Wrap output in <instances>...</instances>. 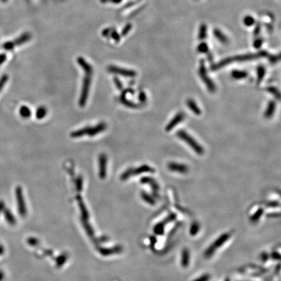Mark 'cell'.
I'll return each instance as SVG.
<instances>
[{"label":"cell","mask_w":281,"mask_h":281,"mask_svg":"<svg viewBox=\"0 0 281 281\" xmlns=\"http://www.w3.org/2000/svg\"><path fill=\"white\" fill-rule=\"evenodd\" d=\"M77 62L85 72L81 95L79 100V106L81 107H84L87 102L88 97L89 96L90 88L91 86L92 77L93 75V68L91 65L82 57H79L77 59Z\"/></svg>","instance_id":"cell-1"},{"label":"cell","mask_w":281,"mask_h":281,"mask_svg":"<svg viewBox=\"0 0 281 281\" xmlns=\"http://www.w3.org/2000/svg\"><path fill=\"white\" fill-rule=\"evenodd\" d=\"M107 128V124L104 122H101L95 126H86L83 128L72 132L70 133V137L72 138H79L85 135L94 137V136L104 132Z\"/></svg>","instance_id":"cell-2"},{"label":"cell","mask_w":281,"mask_h":281,"mask_svg":"<svg viewBox=\"0 0 281 281\" xmlns=\"http://www.w3.org/2000/svg\"><path fill=\"white\" fill-rule=\"evenodd\" d=\"M178 137L188 144L189 147L198 154H203L204 153V149L198 143H197L194 138L183 130H181L177 132Z\"/></svg>","instance_id":"cell-3"},{"label":"cell","mask_w":281,"mask_h":281,"mask_svg":"<svg viewBox=\"0 0 281 281\" xmlns=\"http://www.w3.org/2000/svg\"><path fill=\"white\" fill-rule=\"evenodd\" d=\"M199 76H200L202 80L204 81L209 91L213 93L216 90V87L213 81L208 76L207 72L205 67V63L204 60H201L200 62V67H199Z\"/></svg>","instance_id":"cell-4"},{"label":"cell","mask_w":281,"mask_h":281,"mask_svg":"<svg viewBox=\"0 0 281 281\" xmlns=\"http://www.w3.org/2000/svg\"><path fill=\"white\" fill-rule=\"evenodd\" d=\"M230 237V234L229 233L223 234L219 238H217L214 243H213L211 246L209 247L206 251H205V256L207 258H210L213 255V254L216 251L217 248L221 247L227 241Z\"/></svg>","instance_id":"cell-5"},{"label":"cell","mask_w":281,"mask_h":281,"mask_svg":"<svg viewBox=\"0 0 281 281\" xmlns=\"http://www.w3.org/2000/svg\"><path fill=\"white\" fill-rule=\"evenodd\" d=\"M30 39H31V35L28 33H25L20 36L19 37H18L13 41L4 43L3 45V48L8 51L13 50L16 46H20V45H22L26 43L28 41H29Z\"/></svg>","instance_id":"cell-6"},{"label":"cell","mask_w":281,"mask_h":281,"mask_svg":"<svg viewBox=\"0 0 281 281\" xmlns=\"http://www.w3.org/2000/svg\"><path fill=\"white\" fill-rule=\"evenodd\" d=\"M154 169H152V167H150L147 165H143L136 169L130 168L126 170L122 175L121 178L122 180H126L132 175H138L144 173H154Z\"/></svg>","instance_id":"cell-7"},{"label":"cell","mask_w":281,"mask_h":281,"mask_svg":"<svg viewBox=\"0 0 281 281\" xmlns=\"http://www.w3.org/2000/svg\"><path fill=\"white\" fill-rule=\"evenodd\" d=\"M107 71L111 74L120 75L127 78H133L137 76V72L133 70L123 68L115 65H110L107 67Z\"/></svg>","instance_id":"cell-8"},{"label":"cell","mask_w":281,"mask_h":281,"mask_svg":"<svg viewBox=\"0 0 281 281\" xmlns=\"http://www.w3.org/2000/svg\"><path fill=\"white\" fill-rule=\"evenodd\" d=\"M107 158L105 154H101L98 158L99 162V175L101 178H104L106 176Z\"/></svg>","instance_id":"cell-9"},{"label":"cell","mask_w":281,"mask_h":281,"mask_svg":"<svg viewBox=\"0 0 281 281\" xmlns=\"http://www.w3.org/2000/svg\"><path fill=\"white\" fill-rule=\"evenodd\" d=\"M185 117V115L183 113H178V114H176L175 117L172 119L169 124L167 125L166 128H165V130L167 132H169L170 130H173L175 127L180 122H182Z\"/></svg>","instance_id":"cell-10"},{"label":"cell","mask_w":281,"mask_h":281,"mask_svg":"<svg viewBox=\"0 0 281 281\" xmlns=\"http://www.w3.org/2000/svg\"><path fill=\"white\" fill-rule=\"evenodd\" d=\"M168 168L171 171L176 172V173L186 174L188 171V167L184 164H177V163H170L168 164Z\"/></svg>","instance_id":"cell-11"},{"label":"cell","mask_w":281,"mask_h":281,"mask_svg":"<svg viewBox=\"0 0 281 281\" xmlns=\"http://www.w3.org/2000/svg\"><path fill=\"white\" fill-rule=\"evenodd\" d=\"M16 195H17V201L19 203V209L20 213V215H24L25 213V204L24 202V199L22 194V189L20 187H18L16 189Z\"/></svg>","instance_id":"cell-12"},{"label":"cell","mask_w":281,"mask_h":281,"mask_svg":"<svg viewBox=\"0 0 281 281\" xmlns=\"http://www.w3.org/2000/svg\"><path fill=\"white\" fill-rule=\"evenodd\" d=\"M188 107L193 111L195 115H200L201 114V110L199 107L197 105L195 102L192 99H188L186 102Z\"/></svg>","instance_id":"cell-13"},{"label":"cell","mask_w":281,"mask_h":281,"mask_svg":"<svg viewBox=\"0 0 281 281\" xmlns=\"http://www.w3.org/2000/svg\"><path fill=\"white\" fill-rule=\"evenodd\" d=\"M120 101L122 104H123L124 105L128 107H131V108H137L139 107V104H135L134 102H132L131 100H127L126 95H125V93L124 91L122 92L121 97H120Z\"/></svg>","instance_id":"cell-14"},{"label":"cell","mask_w":281,"mask_h":281,"mask_svg":"<svg viewBox=\"0 0 281 281\" xmlns=\"http://www.w3.org/2000/svg\"><path fill=\"white\" fill-rule=\"evenodd\" d=\"M275 102L274 101H270L268 104L267 110L264 113V116L267 119H269L272 116H273L275 110Z\"/></svg>","instance_id":"cell-15"},{"label":"cell","mask_w":281,"mask_h":281,"mask_svg":"<svg viewBox=\"0 0 281 281\" xmlns=\"http://www.w3.org/2000/svg\"><path fill=\"white\" fill-rule=\"evenodd\" d=\"M232 58L231 57L226 58V59L221 61L218 63H217V64H215L213 66H212L211 69L212 70H218V69H220V68H221L222 67H224L226 65L230 64V63H232Z\"/></svg>","instance_id":"cell-16"},{"label":"cell","mask_w":281,"mask_h":281,"mask_svg":"<svg viewBox=\"0 0 281 281\" xmlns=\"http://www.w3.org/2000/svg\"><path fill=\"white\" fill-rule=\"evenodd\" d=\"M232 77L235 79H244L247 77L248 74L247 72L242 71V70H233L232 72Z\"/></svg>","instance_id":"cell-17"},{"label":"cell","mask_w":281,"mask_h":281,"mask_svg":"<svg viewBox=\"0 0 281 281\" xmlns=\"http://www.w3.org/2000/svg\"><path fill=\"white\" fill-rule=\"evenodd\" d=\"M189 251L186 249H184L182 253V260H181V264L184 267H186L188 266L189 263Z\"/></svg>","instance_id":"cell-18"},{"label":"cell","mask_w":281,"mask_h":281,"mask_svg":"<svg viewBox=\"0 0 281 281\" xmlns=\"http://www.w3.org/2000/svg\"><path fill=\"white\" fill-rule=\"evenodd\" d=\"M19 113L20 115V116L24 119H28L32 114V112L31 111V110L30 109V107H28V106L25 105H22L19 110Z\"/></svg>","instance_id":"cell-19"},{"label":"cell","mask_w":281,"mask_h":281,"mask_svg":"<svg viewBox=\"0 0 281 281\" xmlns=\"http://www.w3.org/2000/svg\"><path fill=\"white\" fill-rule=\"evenodd\" d=\"M48 113V110L44 106H40L37 108V111H36V117L37 119L41 120L44 119V118L47 115Z\"/></svg>","instance_id":"cell-20"},{"label":"cell","mask_w":281,"mask_h":281,"mask_svg":"<svg viewBox=\"0 0 281 281\" xmlns=\"http://www.w3.org/2000/svg\"><path fill=\"white\" fill-rule=\"evenodd\" d=\"M214 35L215 36V37L222 43L226 44L228 42V39L226 37V36L221 31L218 30H215L214 31Z\"/></svg>","instance_id":"cell-21"},{"label":"cell","mask_w":281,"mask_h":281,"mask_svg":"<svg viewBox=\"0 0 281 281\" xmlns=\"http://www.w3.org/2000/svg\"><path fill=\"white\" fill-rule=\"evenodd\" d=\"M142 182L143 183H147V184L151 185L152 186L153 189H154V190H156V191L159 189V186H158V184L155 182V180H154V179H152V178H148V177L143 178L142 179Z\"/></svg>","instance_id":"cell-22"},{"label":"cell","mask_w":281,"mask_h":281,"mask_svg":"<svg viewBox=\"0 0 281 281\" xmlns=\"http://www.w3.org/2000/svg\"><path fill=\"white\" fill-rule=\"evenodd\" d=\"M257 73H258L257 81H258V84H259L265 76V74H266L265 68L263 66H259L257 69Z\"/></svg>","instance_id":"cell-23"},{"label":"cell","mask_w":281,"mask_h":281,"mask_svg":"<svg viewBox=\"0 0 281 281\" xmlns=\"http://www.w3.org/2000/svg\"><path fill=\"white\" fill-rule=\"evenodd\" d=\"M267 90L269 93L273 95L277 100H280V94L279 90L277 88H275L274 87H269L267 88Z\"/></svg>","instance_id":"cell-24"},{"label":"cell","mask_w":281,"mask_h":281,"mask_svg":"<svg viewBox=\"0 0 281 281\" xmlns=\"http://www.w3.org/2000/svg\"><path fill=\"white\" fill-rule=\"evenodd\" d=\"M206 37V27L205 25H202L200 29V32H199L198 38L201 40H203Z\"/></svg>","instance_id":"cell-25"},{"label":"cell","mask_w":281,"mask_h":281,"mask_svg":"<svg viewBox=\"0 0 281 281\" xmlns=\"http://www.w3.org/2000/svg\"><path fill=\"white\" fill-rule=\"evenodd\" d=\"M8 79V76L7 74L3 75L0 78V92L3 90L4 86L6 85L7 81Z\"/></svg>","instance_id":"cell-26"},{"label":"cell","mask_w":281,"mask_h":281,"mask_svg":"<svg viewBox=\"0 0 281 281\" xmlns=\"http://www.w3.org/2000/svg\"><path fill=\"white\" fill-rule=\"evenodd\" d=\"M262 213H263V210L262 209L258 210L257 212V213L254 215H252V217H251V221L253 222H257L259 219L260 217L262 216Z\"/></svg>","instance_id":"cell-27"},{"label":"cell","mask_w":281,"mask_h":281,"mask_svg":"<svg viewBox=\"0 0 281 281\" xmlns=\"http://www.w3.org/2000/svg\"><path fill=\"white\" fill-rule=\"evenodd\" d=\"M198 51L200 53H206L208 51V45L206 43H201L198 47Z\"/></svg>","instance_id":"cell-28"},{"label":"cell","mask_w":281,"mask_h":281,"mask_svg":"<svg viewBox=\"0 0 281 281\" xmlns=\"http://www.w3.org/2000/svg\"><path fill=\"white\" fill-rule=\"evenodd\" d=\"M198 230H199L198 224L197 223H194L192 224L191 229H190V233H191L192 235H194L198 232Z\"/></svg>","instance_id":"cell-29"},{"label":"cell","mask_w":281,"mask_h":281,"mask_svg":"<svg viewBox=\"0 0 281 281\" xmlns=\"http://www.w3.org/2000/svg\"><path fill=\"white\" fill-rule=\"evenodd\" d=\"M164 225L161 224H158L157 226H155V228H154L155 233H156V234H158L159 235H161V234H163V232H164Z\"/></svg>","instance_id":"cell-30"},{"label":"cell","mask_w":281,"mask_h":281,"mask_svg":"<svg viewBox=\"0 0 281 281\" xmlns=\"http://www.w3.org/2000/svg\"><path fill=\"white\" fill-rule=\"evenodd\" d=\"M254 22H255V20H254V19L251 16H247L246 19H244V24L248 26L252 25Z\"/></svg>","instance_id":"cell-31"},{"label":"cell","mask_w":281,"mask_h":281,"mask_svg":"<svg viewBox=\"0 0 281 281\" xmlns=\"http://www.w3.org/2000/svg\"><path fill=\"white\" fill-rule=\"evenodd\" d=\"M139 100L141 103H144L147 101V95L144 92L141 91L139 94Z\"/></svg>","instance_id":"cell-32"},{"label":"cell","mask_w":281,"mask_h":281,"mask_svg":"<svg viewBox=\"0 0 281 281\" xmlns=\"http://www.w3.org/2000/svg\"><path fill=\"white\" fill-rule=\"evenodd\" d=\"M210 278V275H204L203 276H201V277L197 278V279H195L193 281H208L209 280Z\"/></svg>","instance_id":"cell-33"},{"label":"cell","mask_w":281,"mask_h":281,"mask_svg":"<svg viewBox=\"0 0 281 281\" xmlns=\"http://www.w3.org/2000/svg\"><path fill=\"white\" fill-rule=\"evenodd\" d=\"M143 198L144 199V200H145L146 201H147L149 204H154V201L152 198H150V197H149L147 195H146V194L143 195Z\"/></svg>","instance_id":"cell-34"},{"label":"cell","mask_w":281,"mask_h":281,"mask_svg":"<svg viewBox=\"0 0 281 281\" xmlns=\"http://www.w3.org/2000/svg\"><path fill=\"white\" fill-rule=\"evenodd\" d=\"M114 81H115V85L118 88V89L120 90V89H121L122 88V84L121 83V81H120V79H119L117 78H115L114 79Z\"/></svg>","instance_id":"cell-35"},{"label":"cell","mask_w":281,"mask_h":281,"mask_svg":"<svg viewBox=\"0 0 281 281\" xmlns=\"http://www.w3.org/2000/svg\"><path fill=\"white\" fill-rule=\"evenodd\" d=\"M7 56L5 53L0 54V65H2L3 63L6 61Z\"/></svg>","instance_id":"cell-36"},{"label":"cell","mask_w":281,"mask_h":281,"mask_svg":"<svg viewBox=\"0 0 281 281\" xmlns=\"http://www.w3.org/2000/svg\"><path fill=\"white\" fill-rule=\"evenodd\" d=\"M269 59L270 62H276L279 60V56H271L269 57Z\"/></svg>","instance_id":"cell-37"},{"label":"cell","mask_w":281,"mask_h":281,"mask_svg":"<svg viewBox=\"0 0 281 281\" xmlns=\"http://www.w3.org/2000/svg\"><path fill=\"white\" fill-rule=\"evenodd\" d=\"M262 44V40L257 39L255 41V42H254V46H255V48H259L261 46Z\"/></svg>","instance_id":"cell-38"},{"label":"cell","mask_w":281,"mask_h":281,"mask_svg":"<svg viewBox=\"0 0 281 281\" xmlns=\"http://www.w3.org/2000/svg\"><path fill=\"white\" fill-rule=\"evenodd\" d=\"M6 215L7 216V220L9 221L10 223H13V222H14V218H13V217L12 216V215L10 213H6Z\"/></svg>","instance_id":"cell-39"},{"label":"cell","mask_w":281,"mask_h":281,"mask_svg":"<svg viewBox=\"0 0 281 281\" xmlns=\"http://www.w3.org/2000/svg\"><path fill=\"white\" fill-rule=\"evenodd\" d=\"M7 1H8V0H1V2H3V3H6Z\"/></svg>","instance_id":"cell-40"},{"label":"cell","mask_w":281,"mask_h":281,"mask_svg":"<svg viewBox=\"0 0 281 281\" xmlns=\"http://www.w3.org/2000/svg\"><path fill=\"white\" fill-rule=\"evenodd\" d=\"M225 281H230V280L229 279H226Z\"/></svg>","instance_id":"cell-41"}]
</instances>
